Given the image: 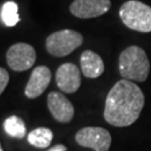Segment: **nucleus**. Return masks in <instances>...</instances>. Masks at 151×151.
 Listing matches in <instances>:
<instances>
[{
	"mask_svg": "<svg viewBox=\"0 0 151 151\" xmlns=\"http://www.w3.org/2000/svg\"><path fill=\"white\" fill-rule=\"evenodd\" d=\"M1 18L6 26L12 27L17 25V22L20 20L18 15V6L14 1H8L4 5L2 11H1Z\"/></svg>",
	"mask_w": 151,
	"mask_h": 151,
	"instance_id": "nucleus-14",
	"label": "nucleus"
},
{
	"mask_svg": "<svg viewBox=\"0 0 151 151\" xmlns=\"http://www.w3.org/2000/svg\"><path fill=\"white\" fill-rule=\"evenodd\" d=\"M76 142L82 147L91 148L94 151H109L112 138L108 130L99 127H86L75 135Z\"/></svg>",
	"mask_w": 151,
	"mask_h": 151,
	"instance_id": "nucleus-5",
	"label": "nucleus"
},
{
	"mask_svg": "<svg viewBox=\"0 0 151 151\" xmlns=\"http://www.w3.org/2000/svg\"><path fill=\"white\" fill-rule=\"evenodd\" d=\"M110 8V0H74L70 6L72 15L82 19L102 16Z\"/></svg>",
	"mask_w": 151,
	"mask_h": 151,
	"instance_id": "nucleus-7",
	"label": "nucleus"
},
{
	"mask_svg": "<svg viewBox=\"0 0 151 151\" xmlns=\"http://www.w3.org/2000/svg\"><path fill=\"white\" fill-rule=\"evenodd\" d=\"M53 132L52 130L48 128H37V129L32 130V132L27 135L28 142L32 145V146L36 147V148H47V147L52 143L53 141Z\"/></svg>",
	"mask_w": 151,
	"mask_h": 151,
	"instance_id": "nucleus-12",
	"label": "nucleus"
},
{
	"mask_svg": "<svg viewBox=\"0 0 151 151\" xmlns=\"http://www.w3.org/2000/svg\"><path fill=\"white\" fill-rule=\"evenodd\" d=\"M50 78L52 73L47 66H37L34 68L25 88L26 96L28 99H36L42 95L49 85Z\"/></svg>",
	"mask_w": 151,
	"mask_h": 151,
	"instance_id": "nucleus-10",
	"label": "nucleus"
},
{
	"mask_svg": "<svg viewBox=\"0 0 151 151\" xmlns=\"http://www.w3.org/2000/svg\"><path fill=\"white\" fill-rule=\"evenodd\" d=\"M83 44V36L72 29H63L50 34L46 39V49L55 57H63L73 53Z\"/></svg>",
	"mask_w": 151,
	"mask_h": 151,
	"instance_id": "nucleus-4",
	"label": "nucleus"
},
{
	"mask_svg": "<svg viewBox=\"0 0 151 151\" xmlns=\"http://www.w3.org/2000/svg\"><path fill=\"white\" fill-rule=\"evenodd\" d=\"M0 151H4V150H2V147H1V145H0Z\"/></svg>",
	"mask_w": 151,
	"mask_h": 151,
	"instance_id": "nucleus-17",
	"label": "nucleus"
},
{
	"mask_svg": "<svg viewBox=\"0 0 151 151\" xmlns=\"http://www.w3.org/2000/svg\"><path fill=\"white\" fill-rule=\"evenodd\" d=\"M119 70L124 80L145 82L150 70V63L146 52L139 46L125 48L120 55Z\"/></svg>",
	"mask_w": 151,
	"mask_h": 151,
	"instance_id": "nucleus-2",
	"label": "nucleus"
},
{
	"mask_svg": "<svg viewBox=\"0 0 151 151\" xmlns=\"http://www.w3.org/2000/svg\"><path fill=\"white\" fill-rule=\"evenodd\" d=\"M120 18L128 28L140 32H151V7L138 0L124 2L120 8Z\"/></svg>",
	"mask_w": 151,
	"mask_h": 151,
	"instance_id": "nucleus-3",
	"label": "nucleus"
},
{
	"mask_svg": "<svg viewBox=\"0 0 151 151\" xmlns=\"http://www.w3.org/2000/svg\"><path fill=\"white\" fill-rule=\"evenodd\" d=\"M5 131L12 138L22 139L26 135V125L20 118L16 115H11L4 122Z\"/></svg>",
	"mask_w": 151,
	"mask_h": 151,
	"instance_id": "nucleus-13",
	"label": "nucleus"
},
{
	"mask_svg": "<svg viewBox=\"0 0 151 151\" xmlns=\"http://www.w3.org/2000/svg\"><path fill=\"white\" fill-rule=\"evenodd\" d=\"M6 58L7 64L12 70L24 72L32 67L36 60V52L29 44L17 43L9 47Z\"/></svg>",
	"mask_w": 151,
	"mask_h": 151,
	"instance_id": "nucleus-6",
	"label": "nucleus"
},
{
	"mask_svg": "<svg viewBox=\"0 0 151 151\" xmlns=\"http://www.w3.org/2000/svg\"><path fill=\"white\" fill-rule=\"evenodd\" d=\"M66 150H67V148H66L64 145H56V146L52 147V148L47 151H66Z\"/></svg>",
	"mask_w": 151,
	"mask_h": 151,
	"instance_id": "nucleus-16",
	"label": "nucleus"
},
{
	"mask_svg": "<svg viewBox=\"0 0 151 151\" xmlns=\"http://www.w3.org/2000/svg\"><path fill=\"white\" fill-rule=\"evenodd\" d=\"M56 84L65 93H75L81 86V70L73 63L60 65L56 72Z\"/></svg>",
	"mask_w": 151,
	"mask_h": 151,
	"instance_id": "nucleus-9",
	"label": "nucleus"
},
{
	"mask_svg": "<svg viewBox=\"0 0 151 151\" xmlns=\"http://www.w3.org/2000/svg\"><path fill=\"white\" fill-rule=\"evenodd\" d=\"M8 82H9V74L8 72L0 67V95L2 94V92L5 91L6 86L8 85Z\"/></svg>",
	"mask_w": 151,
	"mask_h": 151,
	"instance_id": "nucleus-15",
	"label": "nucleus"
},
{
	"mask_svg": "<svg viewBox=\"0 0 151 151\" xmlns=\"http://www.w3.org/2000/svg\"><path fill=\"white\" fill-rule=\"evenodd\" d=\"M81 70L87 78H96L104 72V63L100 55L92 50H85L81 55Z\"/></svg>",
	"mask_w": 151,
	"mask_h": 151,
	"instance_id": "nucleus-11",
	"label": "nucleus"
},
{
	"mask_svg": "<svg viewBox=\"0 0 151 151\" xmlns=\"http://www.w3.org/2000/svg\"><path fill=\"white\" fill-rule=\"evenodd\" d=\"M47 105L49 112L56 121L67 123L74 116V106L67 97L60 92H50L47 96Z\"/></svg>",
	"mask_w": 151,
	"mask_h": 151,
	"instance_id": "nucleus-8",
	"label": "nucleus"
},
{
	"mask_svg": "<svg viewBox=\"0 0 151 151\" xmlns=\"http://www.w3.org/2000/svg\"><path fill=\"white\" fill-rule=\"evenodd\" d=\"M145 105V95L133 82L121 80L109 92L104 119L114 127H129L134 123Z\"/></svg>",
	"mask_w": 151,
	"mask_h": 151,
	"instance_id": "nucleus-1",
	"label": "nucleus"
}]
</instances>
